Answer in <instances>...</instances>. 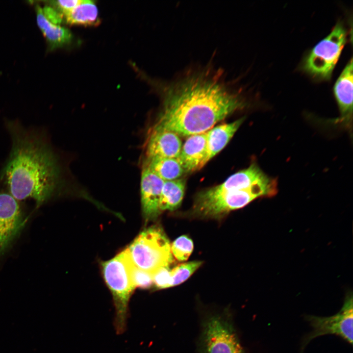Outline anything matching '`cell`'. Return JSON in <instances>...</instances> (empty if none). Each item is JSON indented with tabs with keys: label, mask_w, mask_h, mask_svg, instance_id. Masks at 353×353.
Returning <instances> with one entry per match:
<instances>
[{
	"label": "cell",
	"mask_w": 353,
	"mask_h": 353,
	"mask_svg": "<svg viewBox=\"0 0 353 353\" xmlns=\"http://www.w3.org/2000/svg\"><path fill=\"white\" fill-rule=\"evenodd\" d=\"M160 86L162 107L153 127L179 136L206 132L247 105L224 72L211 67L188 70Z\"/></svg>",
	"instance_id": "cell-1"
},
{
	"label": "cell",
	"mask_w": 353,
	"mask_h": 353,
	"mask_svg": "<svg viewBox=\"0 0 353 353\" xmlns=\"http://www.w3.org/2000/svg\"><path fill=\"white\" fill-rule=\"evenodd\" d=\"M12 147L2 177L17 201L32 199L39 206L59 184L56 157L42 138L24 130L12 131Z\"/></svg>",
	"instance_id": "cell-2"
},
{
	"label": "cell",
	"mask_w": 353,
	"mask_h": 353,
	"mask_svg": "<svg viewBox=\"0 0 353 353\" xmlns=\"http://www.w3.org/2000/svg\"><path fill=\"white\" fill-rule=\"evenodd\" d=\"M277 191V180L267 176L253 162L222 183L199 192L192 213L202 218H220L244 207L257 198L273 196Z\"/></svg>",
	"instance_id": "cell-3"
},
{
	"label": "cell",
	"mask_w": 353,
	"mask_h": 353,
	"mask_svg": "<svg viewBox=\"0 0 353 353\" xmlns=\"http://www.w3.org/2000/svg\"><path fill=\"white\" fill-rule=\"evenodd\" d=\"M131 263L125 250L101 264L103 279L113 297L115 309L114 324L118 334L126 329L129 303L135 289L130 276Z\"/></svg>",
	"instance_id": "cell-4"
},
{
	"label": "cell",
	"mask_w": 353,
	"mask_h": 353,
	"mask_svg": "<svg viewBox=\"0 0 353 353\" xmlns=\"http://www.w3.org/2000/svg\"><path fill=\"white\" fill-rule=\"evenodd\" d=\"M199 353H246L234 328L230 310L208 311L203 314Z\"/></svg>",
	"instance_id": "cell-5"
},
{
	"label": "cell",
	"mask_w": 353,
	"mask_h": 353,
	"mask_svg": "<svg viewBox=\"0 0 353 353\" xmlns=\"http://www.w3.org/2000/svg\"><path fill=\"white\" fill-rule=\"evenodd\" d=\"M132 264L152 274L173 261L170 241L163 229L153 226L145 229L125 249Z\"/></svg>",
	"instance_id": "cell-6"
},
{
	"label": "cell",
	"mask_w": 353,
	"mask_h": 353,
	"mask_svg": "<svg viewBox=\"0 0 353 353\" xmlns=\"http://www.w3.org/2000/svg\"><path fill=\"white\" fill-rule=\"evenodd\" d=\"M346 41V29L341 22L338 23L304 59L303 70L318 79H330Z\"/></svg>",
	"instance_id": "cell-7"
},
{
	"label": "cell",
	"mask_w": 353,
	"mask_h": 353,
	"mask_svg": "<svg viewBox=\"0 0 353 353\" xmlns=\"http://www.w3.org/2000/svg\"><path fill=\"white\" fill-rule=\"evenodd\" d=\"M305 319L309 323L312 330L304 340V346L312 339L327 334L338 336L352 345L353 302L352 292L346 295L342 308L335 315L328 317L306 315Z\"/></svg>",
	"instance_id": "cell-8"
},
{
	"label": "cell",
	"mask_w": 353,
	"mask_h": 353,
	"mask_svg": "<svg viewBox=\"0 0 353 353\" xmlns=\"http://www.w3.org/2000/svg\"><path fill=\"white\" fill-rule=\"evenodd\" d=\"M24 219L18 201L7 192H0V257L23 227Z\"/></svg>",
	"instance_id": "cell-9"
},
{
	"label": "cell",
	"mask_w": 353,
	"mask_h": 353,
	"mask_svg": "<svg viewBox=\"0 0 353 353\" xmlns=\"http://www.w3.org/2000/svg\"><path fill=\"white\" fill-rule=\"evenodd\" d=\"M164 182L144 164L141 177V200L142 213L146 221L155 219L161 213L159 202Z\"/></svg>",
	"instance_id": "cell-10"
},
{
	"label": "cell",
	"mask_w": 353,
	"mask_h": 353,
	"mask_svg": "<svg viewBox=\"0 0 353 353\" xmlns=\"http://www.w3.org/2000/svg\"><path fill=\"white\" fill-rule=\"evenodd\" d=\"M353 59L350 60L336 80L333 91L340 116L336 123L352 128L353 119Z\"/></svg>",
	"instance_id": "cell-11"
},
{
	"label": "cell",
	"mask_w": 353,
	"mask_h": 353,
	"mask_svg": "<svg viewBox=\"0 0 353 353\" xmlns=\"http://www.w3.org/2000/svg\"><path fill=\"white\" fill-rule=\"evenodd\" d=\"M182 146L179 136L176 134L153 127L146 143V159L177 158Z\"/></svg>",
	"instance_id": "cell-12"
},
{
	"label": "cell",
	"mask_w": 353,
	"mask_h": 353,
	"mask_svg": "<svg viewBox=\"0 0 353 353\" xmlns=\"http://www.w3.org/2000/svg\"><path fill=\"white\" fill-rule=\"evenodd\" d=\"M207 132L188 136L182 146L178 157L184 173H191L202 168L205 154Z\"/></svg>",
	"instance_id": "cell-13"
},
{
	"label": "cell",
	"mask_w": 353,
	"mask_h": 353,
	"mask_svg": "<svg viewBox=\"0 0 353 353\" xmlns=\"http://www.w3.org/2000/svg\"><path fill=\"white\" fill-rule=\"evenodd\" d=\"M244 120L242 117L233 122L223 124L207 131L205 154L202 168L223 149Z\"/></svg>",
	"instance_id": "cell-14"
},
{
	"label": "cell",
	"mask_w": 353,
	"mask_h": 353,
	"mask_svg": "<svg viewBox=\"0 0 353 353\" xmlns=\"http://www.w3.org/2000/svg\"><path fill=\"white\" fill-rule=\"evenodd\" d=\"M36 12L37 25L50 49L62 47L71 42L73 35L69 29L50 22L40 5L36 6Z\"/></svg>",
	"instance_id": "cell-15"
},
{
	"label": "cell",
	"mask_w": 353,
	"mask_h": 353,
	"mask_svg": "<svg viewBox=\"0 0 353 353\" xmlns=\"http://www.w3.org/2000/svg\"><path fill=\"white\" fill-rule=\"evenodd\" d=\"M61 16L70 25L95 26L100 22L97 7L92 0H81L78 5Z\"/></svg>",
	"instance_id": "cell-16"
},
{
	"label": "cell",
	"mask_w": 353,
	"mask_h": 353,
	"mask_svg": "<svg viewBox=\"0 0 353 353\" xmlns=\"http://www.w3.org/2000/svg\"><path fill=\"white\" fill-rule=\"evenodd\" d=\"M185 180L178 178L164 182L159 202V209L173 211L178 208L182 201L184 190Z\"/></svg>",
	"instance_id": "cell-17"
},
{
	"label": "cell",
	"mask_w": 353,
	"mask_h": 353,
	"mask_svg": "<svg viewBox=\"0 0 353 353\" xmlns=\"http://www.w3.org/2000/svg\"><path fill=\"white\" fill-rule=\"evenodd\" d=\"M144 164L164 181L178 179L185 173L177 158L146 159Z\"/></svg>",
	"instance_id": "cell-18"
},
{
	"label": "cell",
	"mask_w": 353,
	"mask_h": 353,
	"mask_svg": "<svg viewBox=\"0 0 353 353\" xmlns=\"http://www.w3.org/2000/svg\"><path fill=\"white\" fill-rule=\"evenodd\" d=\"M194 261L179 264L170 271L169 287L178 285L187 280L202 264Z\"/></svg>",
	"instance_id": "cell-19"
},
{
	"label": "cell",
	"mask_w": 353,
	"mask_h": 353,
	"mask_svg": "<svg viewBox=\"0 0 353 353\" xmlns=\"http://www.w3.org/2000/svg\"><path fill=\"white\" fill-rule=\"evenodd\" d=\"M193 250V243L192 240L185 235L178 237L171 245L172 254L178 261L186 260Z\"/></svg>",
	"instance_id": "cell-20"
},
{
	"label": "cell",
	"mask_w": 353,
	"mask_h": 353,
	"mask_svg": "<svg viewBox=\"0 0 353 353\" xmlns=\"http://www.w3.org/2000/svg\"><path fill=\"white\" fill-rule=\"evenodd\" d=\"M130 273L135 288L148 289L153 284L152 274L136 267L132 263L130 267Z\"/></svg>",
	"instance_id": "cell-21"
},
{
	"label": "cell",
	"mask_w": 353,
	"mask_h": 353,
	"mask_svg": "<svg viewBox=\"0 0 353 353\" xmlns=\"http://www.w3.org/2000/svg\"><path fill=\"white\" fill-rule=\"evenodd\" d=\"M170 271L169 266L159 268L152 274L153 284L158 289L169 288Z\"/></svg>",
	"instance_id": "cell-22"
},
{
	"label": "cell",
	"mask_w": 353,
	"mask_h": 353,
	"mask_svg": "<svg viewBox=\"0 0 353 353\" xmlns=\"http://www.w3.org/2000/svg\"><path fill=\"white\" fill-rule=\"evenodd\" d=\"M81 1V0H53L50 1V4L61 15L76 6Z\"/></svg>",
	"instance_id": "cell-23"
}]
</instances>
